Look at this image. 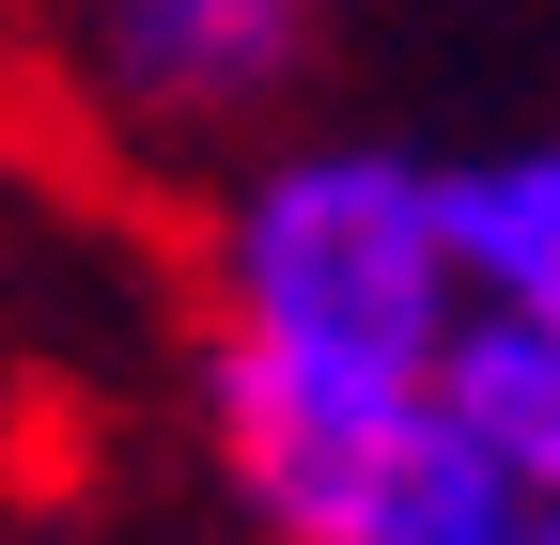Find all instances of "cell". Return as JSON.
<instances>
[{
  "instance_id": "1",
  "label": "cell",
  "mask_w": 560,
  "mask_h": 545,
  "mask_svg": "<svg viewBox=\"0 0 560 545\" xmlns=\"http://www.w3.org/2000/svg\"><path fill=\"white\" fill-rule=\"evenodd\" d=\"M467 344L452 187L405 141H265L202 202V359L296 390H436Z\"/></svg>"
},
{
  "instance_id": "2",
  "label": "cell",
  "mask_w": 560,
  "mask_h": 545,
  "mask_svg": "<svg viewBox=\"0 0 560 545\" xmlns=\"http://www.w3.org/2000/svg\"><path fill=\"white\" fill-rule=\"evenodd\" d=\"M202 437H219V484L265 545H420L482 467L452 421V374L436 390H296V374L202 359Z\"/></svg>"
},
{
  "instance_id": "3",
  "label": "cell",
  "mask_w": 560,
  "mask_h": 545,
  "mask_svg": "<svg viewBox=\"0 0 560 545\" xmlns=\"http://www.w3.org/2000/svg\"><path fill=\"white\" fill-rule=\"evenodd\" d=\"M342 0H62V62H79L94 125L125 141H234V125H280L327 62Z\"/></svg>"
},
{
  "instance_id": "4",
  "label": "cell",
  "mask_w": 560,
  "mask_h": 545,
  "mask_svg": "<svg viewBox=\"0 0 560 545\" xmlns=\"http://www.w3.org/2000/svg\"><path fill=\"white\" fill-rule=\"evenodd\" d=\"M452 187V265H467V312L482 327H529L560 344V141H514V156H436Z\"/></svg>"
},
{
  "instance_id": "5",
  "label": "cell",
  "mask_w": 560,
  "mask_h": 545,
  "mask_svg": "<svg viewBox=\"0 0 560 545\" xmlns=\"http://www.w3.org/2000/svg\"><path fill=\"white\" fill-rule=\"evenodd\" d=\"M452 421H467V452L499 467L514 499H560V344L467 312V344H452Z\"/></svg>"
},
{
  "instance_id": "6",
  "label": "cell",
  "mask_w": 560,
  "mask_h": 545,
  "mask_svg": "<svg viewBox=\"0 0 560 545\" xmlns=\"http://www.w3.org/2000/svg\"><path fill=\"white\" fill-rule=\"evenodd\" d=\"M420 545H560V499H514L499 467H467V499L420 530Z\"/></svg>"
}]
</instances>
